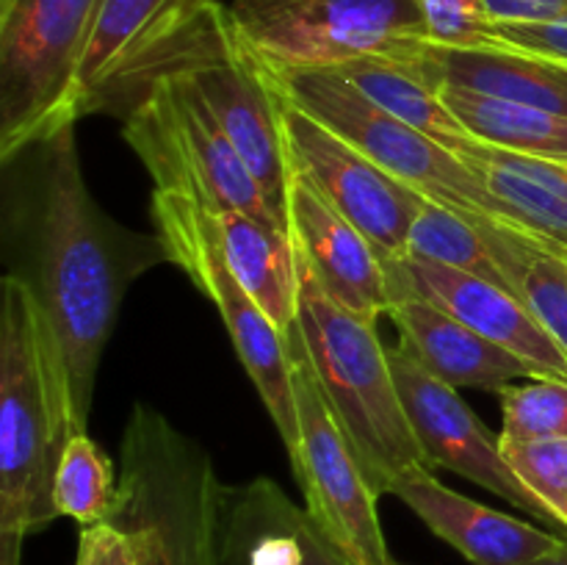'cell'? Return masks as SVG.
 <instances>
[{"label":"cell","mask_w":567,"mask_h":565,"mask_svg":"<svg viewBox=\"0 0 567 565\" xmlns=\"http://www.w3.org/2000/svg\"><path fill=\"white\" fill-rule=\"evenodd\" d=\"M37 150L33 269L22 280L42 310L70 435H75L89 432L94 377L127 282L166 255L161 244L147 247L138 242L142 236L122 230L94 203L78 158L75 125L55 131Z\"/></svg>","instance_id":"1"},{"label":"cell","mask_w":567,"mask_h":565,"mask_svg":"<svg viewBox=\"0 0 567 565\" xmlns=\"http://www.w3.org/2000/svg\"><path fill=\"white\" fill-rule=\"evenodd\" d=\"M153 75L181 81L203 100L258 177L266 197L286 216L282 94L269 64L233 25L225 0H205L177 17L103 94L97 109L114 97H127L131 89Z\"/></svg>","instance_id":"2"},{"label":"cell","mask_w":567,"mask_h":565,"mask_svg":"<svg viewBox=\"0 0 567 565\" xmlns=\"http://www.w3.org/2000/svg\"><path fill=\"white\" fill-rule=\"evenodd\" d=\"M66 435L42 310L31 286L9 275L0 305V565H20L22 541L59 518L53 480Z\"/></svg>","instance_id":"3"},{"label":"cell","mask_w":567,"mask_h":565,"mask_svg":"<svg viewBox=\"0 0 567 565\" xmlns=\"http://www.w3.org/2000/svg\"><path fill=\"white\" fill-rule=\"evenodd\" d=\"M297 330L316 380L380 496L399 476L430 469L399 399L391 352L374 321L343 308L297 253Z\"/></svg>","instance_id":"4"},{"label":"cell","mask_w":567,"mask_h":565,"mask_svg":"<svg viewBox=\"0 0 567 565\" xmlns=\"http://www.w3.org/2000/svg\"><path fill=\"white\" fill-rule=\"evenodd\" d=\"M122 136L153 177V192L181 194L210 210H241L288 230L244 155L203 100L166 75L144 78L127 92Z\"/></svg>","instance_id":"5"},{"label":"cell","mask_w":567,"mask_h":565,"mask_svg":"<svg viewBox=\"0 0 567 565\" xmlns=\"http://www.w3.org/2000/svg\"><path fill=\"white\" fill-rule=\"evenodd\" d=\"M100 0H0V158L81 120L78 70Z\"/></svg>","instance_id":"6"},{"label":"cell","mask_w":567,"mask_h":565,"mask_svg":"<svg viewBox=\"0 0 567 565\" xmlns=\"http://www.w3.org/2000/svg\"><path fill=\"white\" fill-rule=\"evenodd\" d=\"M271 75H275L277 89L288 103H293L305 114L330 127L332 133L347 138L352 147L369 155L371 161H377L382 170L408 183L410 188L424 194L426 199L465 210V214L487 216V219H496L502 225L526 233L518 216L465 166V161L457 153L371 103L338 72L271 70Z\"/></svg>","instance_id":"7"},{"label":"cell","mask_w":567,"mask_h":565,"mask_svg":"<svg viewBox=\"0 0 567 565\" xmlns=\"http://www.w3.org/2000/svg\"><path fill=\"white\" fill-rule=\"evenodd\" d=\"M249 48L271 70H336L354 59L421 66L415 0H225Z\"/></svg>","instance_id":"8"},{"label":"cell","mask_w":567,"mask_h":565,"mask_svg":"<svg viewBox=\"0 0 567 565\" xmlns=\"http://www.w3.org/2000/svg\"><path fill=\"white\" fill-rule=\"evenodd\" d=\"M150 210L158 230L155 238L166 260L181 266L188 280L216 305L244 371L258 388L288 454H293L299 443V415L288 332L277 330L275 321L236 280L221 253L219 230L210 208L181 194L153 192Z\"/></svg>","instance_id":"9"},{"label":"cell","mask_w":567,"mask_h":565,"mask_svg":"<svg viewBox=\"0 0 567 565\" xmlns=\"http://www.w3.org/2000/svg\"><path fill=\"white\" fill-rule=\"evenodd\" d=\"M299 443L291 454L305 513L352 565H393L377 513V487L338 424L305 355L297 325L288 330Z\"/></svg>","instance_id":"10"},{"label":"cell","mask_w":567,"mask_h":565,"mask_svg":"<svg viewBox=\"0 0 567 565\" xmlns=\"http://www.w3.org/2000/svg\"><path fill=\"white\" fill-rule=\"evenodd\" d=\"M282 136L288 164L297 166L349 222L365 233L382 260L404 258L410 227L424 205V194L393 177L286 97Z\"/></svg>","instance_id":"11"},{"label":"cell","mask_w":567,"mask_h":565,"mask_svg":"<svg viewBox=\"0 0 567 565\" xmlns=\"http://www.w3.org/2000/svg\"><path fill=\"white\" fill-rule=\"evenodd\" d=\"M391 369L396 377L404 413H408L415 441H419L430 469L454 471V474L487 487L496 496L507 499L515 507L543 521H551L540 502L520 485L518 476L507 465L498 435H493L476 419L457 388L430 374L402 347L391 349Z\"/></svg>","instance_id":"12"},{"label":"cell","mask_w":567,"mask_h":565,"mask_svg":"<svg viewBox=\"0 0 567 565\" xmlns=\"http://www.w3.org/2000/svg\"><path fill=\"white\" fill-rule=\"evenodd\" d=\"M385 269L391 302L404 294L430 299L504 352L515 355L532 377L567 380V352L563 343L507 286L413 258L385 260Z\"/></svg>","instance_id":"13"},{"label":"cell","mask_w":567,"mask_h":565,"mask_svg":"<svg viewBox=\"0 0 567 565\" xmlns=\"http://www.w3.org/2000/svg\"><path fill=\"white\" fill-rule=\"evenodd\" d=\"M286 222L297 253L321 286L352 314L374 321L391 310V282L382 255L297 166L288 164Z\"/></svg>","instance_id":"14"},{"label":"cell","mask_w":567,"mask_h":565,"mask_svg":"<svg viewBox=\"0 0 567 565\" xmlns=\"http://www.w3.org/2000/svg\"><path fill=\"white\" fill-rule=\"evenodd\" d=\"M391 496L402 499L441 541L474 565H535L565 541L529 521L498 513L452 491L432 476V469L399 476Z\"/></svg>","instance_id":"15"},{"label":"cell","mask_w":567,"mask_h":565,"mask_svg":"<svg viewBox=\"0 0 567 565\" xmlns=\"http://www.w3.org/2000/svg\"><path fill=\"white\" fill-rule=\"evenodd\" d=\"M388 316L402 336L399 347L430 374L457 391L487 388L498 393L509 382L532 377V371L515 355L504 352L502 347L482 338L430 299L404 294L393 299Z\"/></svg>","instance_id":"16"},{"label":"cell","mask_w":567,"mask_h":565,"mask_svg":"<svg viewBox=\"0 0 567 565\" xmlns=\"http://www.w3.org/2000/svg\"><path fill=\"white\" fill-rule=\"evenodd\" d=\"M421 70L435 86L454 83L567 116V64L526 50L504 44L437 48L426 42L421 50Z\"/></svg>","instance_id":"17"},{"label":"cell","mask_w":567,"mask_h":565,"mask_svg":"<svg viewBox=\"0 0 567 565\" xmlns=\"http://www.w3.org/2000/svg\"><path fill=\"white\" fill-rule=\"evenodd\" d=\"M471 172L518 216L535 242L567 260V164L529 158L476 138L457 150Z\"/></svg>","instance_id":"18"},{"label":"cell","mask_w":567,"mask_h":565,"mask_svg":"<svg viewBox=\"0 0 567 565\" xmlns=\"http://www.w3.org/2000/svg\"><path fill=\"white\" fill-rule=\"evenodd\" d=\"M221 253L236 280L260 305L280 332L297 325L299 266L288 230L252 219L241 210H210Z\"/></svg>","instance_id":"19"},{"label":"cell","mask_w":567,"mask_h":565,"mask_svg":"<svg viewBox=\"0 0 567 565\" xmlns=\"http://www.w3.org/2000/svg\"><path fill=\"white\" fill-rule=\"evenodd\" d=\"M183 0H100L78 70V114L97 111L103 94L166 31Z\"/></svg>","instance_id":"20"},{"label":"cell","mask_w":567,"mask_h":565,"mask_svg":"<svg viewBox=\"0 0 567 565\" xmlns=\"http://www.w3.org/2000/svg\"><path fill=\"white\" fill-rule=\"evenodd\" d=\"M437 94L476 142L515 155L567 164V116L454 83H441Z\"/></svg>","instance_id":"21"},{"label":"cell","mask_w":567,"mask_h":565,"mask_svg":"<svg viewBox=\"0 0 567 565\" xmlns=\"http://www.w3.org/2000/svg\"><path fill=\"white\" fill-rule=\"evenodd\" d=\"M332 72L347 78L371 103L385 109L388 114L399 116L415 131L426 133L452 153H457L463 144L474 138L460 125L457 116L449 111V105L437 94V86L424 75L421 66H408L399 64V61L369 55V59L347 61V64L336 66Z\"/></svg>","instance_id":"22"},{"label":"cell","mask_w":567,"mask_h":565,"mask_svg":"<svg viewBox=\"0 0 567 565\" xmlns=\"http://www.w3.org/2000/svg\"><path fill=\"white\" fill-rule=\"evenodd\" d=\"M509 291L540 319L567 352V260L526 233L474 214Z\"/></svg>","instance_id":"23"},{"label":"cell","mask_w":567,"mask_h":565,"mask_svg":"<svg viewBox=\"0 0 567 565\" xmlns=\"http://www.w3.org/2000/svg\"><path fill=\"white\" fill-rule=\"evenodd\" d=\"M404 258L449 266V269L468 271V275L507 286L485 236L476 227L474 214L432 203V199H424L415 214Z\"/></svg>","instance_id":"24"},{"label":"cell","mask_w":567,"mask_h":565,"mask_svg":"<svg viewBox=\"0 0 567 565\" xmlns=\"http://www.w3.org/2000/svg\"><path fill=\"white\" fill-rule=\"evenodd\" d=\"M53 502L59 515H70L81 526L103 524L120 510L114 463L89 438V432H75L66 438L55 469Z\"/></svg>","instance_id":"25"},{"label":"cell","mask_w":567,"mask_h":565,"mask_svg":"<svg viewBox=\"0 0 567 565\" xmlns=\"http://www.w3.org/2000/svg\"><path fill=\"white\" fill-rule=\"evenodd\" d=\"M502 441H548L567 438V380L529 377L498 391Z\"/></svg>","instance_id":"26"},{"label":"cell","mask_w":567,"mask_h":565,"mask_svg":"<svg viewBox=\"0 0 567 565\" xmlns=\"http://www.w3.org/2000/svg\"><path fill=\"white\" fill-rule=\"evenodd\" d=\"M502 454L520 485L540 502L551 524L567 530V438L502 441Z\"/></svg>","instance_id":"27"},{"label":"cell","mask_w":567,"mask_h":565,"mask_svg":"<svg viewBox=\"0 0 567 565\" xmlns=\"http://www.w3.org/2000/svg\"><path fill=\"white\" fill-rule=\"evenodd\" d=\"M426 42L437 48H485L493 44L491 20L482 0H415Z\"/></svg>","instance_id":"28"},{"label":"cell","mask_w":567,"mask_h":565,"mask_svg":"<svg viewBox=\"0 0 567 565\" xmlns=\"http://www.w3.org/2000/svg\"><path fill=\"white\" fill-rule=\"evenodd\" d=\"M491 37L493 44L526 50L567 64V17L548 22H496L491 25Z\"/></svg>","instance_id":"29"},{"label":"cell","mask_w":567,"mask_h":565,"mask_svg":"<svg viewBox=\"0 0 567 565\" xmlns=\"http://www.w3.org/2000/svg\"><path fill=\"white\" fill-rule=\"evenodd\" d=\"M75 565H142V548L131 530L103 521L81 530Z\"/></svg>","instance_id":"30"},{"label":"cell","mask_w":567,"mask_h":565,"mask_svg":"<svg viewBox=\"0 0 567 565\" xmlns=\"http://www.w3.org/2000/svg\"><path fill=\"white\" fill-rule=\"evenodd\" d=\"M491 25L496 22H548L567 17V0H482Z\"/></svg>","instance_id":"31"},{"label":"cell","mask_w":567,"mask_h":565,"mask_svg":"<svg viewBox=\"0 0 567 565\" xmlns=\"http://www.w3.org/2000/svg\"><path fill=\"white\" fill-rule=\"evenodd\" d=\"M293 530H297L299 543H302V565H352L324 535L319 532V526L310 521V515L305 510H291Z\"/></svg>","instance_id":"32"},{"label":"cell","mask_w":567,"mask_h":565,"mask_svg":"<svg viewBox=\"0 0 567 565\" xmlns=\"http://www.w3.org/2000/svg\"><path fill=\"white\" fill-rule=\"evenodd\" d=\"M136 535L138 548H142V565H175V554H172L169 546V532L164 530L161 524L150 521V524L136 526L131 530Z\"/></svg>","instance_id":"33"},{"label":"cell","mask_w":567,"mask_h":565,"mask_svg":"<svg viewBox=\"0 0 567 565\" xmlns=\"http://www.w3.org/2000/svg\"><path fill=\"white\" fill-rule=\"evenodd\" d=\"M535 565H567V537L563 543H559L557 548H554L551 554H546L543 559H537Z\"/></svg>","instance_id":"34"},{"label":"cell","mask_w":567,"mask_h":565,"mask_svg":"<svg viewBox=\"0 0 567 565\" xmlns=\"http://www.w3.org/2000/svg\"><path fill=\"white\" fill-rule=\"evenodd\" d=\"M199 3H205V0H183L181 11H177V17H183V14H186V11H192L194 6H199ZM177 17H175V20H177ZM175 20H172V22H175ZM172 22H169V25H172ZM169 25H166V28H169Z\"/></svg>","instance_id":"35"}]
</instances>
